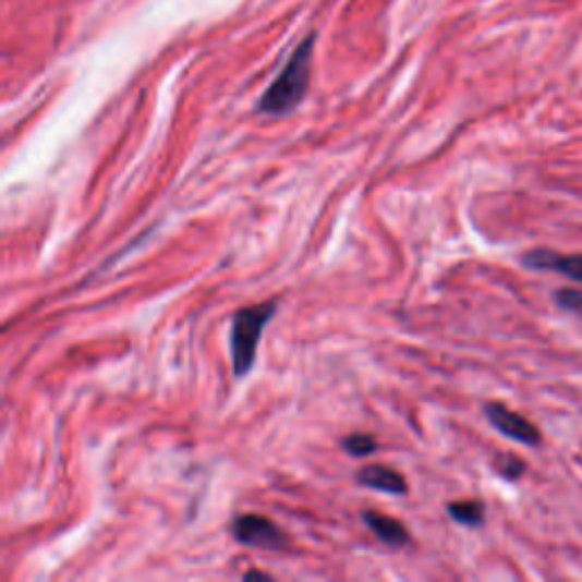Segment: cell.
I'll return each mask as SVG.
<instances>
[{
	"label": "cell",
	"mask_w": 582,
	"mask_h": 582,
	"mask_svg": "<svg viewBox=\"0 0 582 582\" xmlns=\"http://www.w3.org/2000/svg\"><path fill=\"white\" fill-rule=\"evenodd\" d=\"M343 448H347L353 458H366L376 451L378 444L372 435H351L343 439Z\"/></svg>",
	"instance_id": "cell-9"
},
{
	"label": "cell",
	"mask_w": 582,
	"mask_h": 582,
	"mask_svg": "<svg viewBox=\"0 0 582 582\" xmlns=\"http://www.w3.org/2000/svg\"><path fill=\"white\" fill-rule=\"evenodd\" d=\"M485 414L489 419L492 426L502 433L506 437L525 444V446H539L542 444V433L537 426H533L531 421L521 416L519 412H512L502 403H487Z\"/></svg>",
	"instance_id": "cell-4"
},
{
	"label": "cell",
	"mask_w": 582,
	"mask_h": 582,
	"mask_svg": "<svg viewBox=\"0 0 582 582\" xmlns=\"http://www.w3.org/2000/svg\"><path fill=\"white\" fill-rule=\"evenodd\" d=\"M523 267L533 271H558L575 282H582V255H562L550 248H535L523 255Z\"/></svg>",
	"instance_id": "cell-5"
},
{
	"label": "cell",
	"mask_w": 582,
	"mask_h": 582,
	"mask_svg": "<svg viewBox=\"0 0 582 582\" xmlns=\"http://www.w3.org/2000/svg\"><path fill=\"white\" fill-rule=\"evenodd\" d=\"M246 578H267V575H264V573H257V571H251V573H246Z\"/></svg>",
	"instance_id": "cell-12"
},
{
	"label": "cell",
	"mask_w": 582,
	"mask_h": 582,
	"mask_svg": "<svg viewBox=\"0 0 582 582\" xmlns=\"http://www.w3.org/2000/svg\"><path fill=\"white\" fill-rule=\"evenodd\" d=\"M555 303L558 307L573 312V314H582V289H573V287H565L555 291Z\"/></svg>",
	"instance_id": "cell-11"
},
{
	"label": "cell",
	"mask_w": 582,
	"mask_h": 582,
	"mask_svg": "<svg viewBox=\"0 0 582 582\" xmlns=\"http://www.w3.org/2000/svg\"><path fill=\"white\" fill-rule=\"evenodd\" d=\"M314 37H307L296 50L282 73L276 77V83L264 92L257 102V110L262 114H287L299 108V102L305 98L307 83H310V64H312Z\"/></svg>",
	"instance_id": "cell-1"
},
{
	"label": "cell",
	"mask_w": 582,
	"mask_h": 582,
	"mask_svg": "<svg viewBox=\"0 0 582 582\" xmlns=\"http://www.w3.org/2000/svg\"><path fill=\"white\" fill-rule=\"evenodd\" d=\"M234 539L244 546H255L264 550H287L289 539L280 528L267 517L244 514L232 523Z\"/></svg>",
	"instance_id": "cell-3"
},
{
	"label": "cell",
	"mask_w": 582,
	"mask_h": 582,
	"mask_svg": "<svg viewBox=\"0 0 582 582\" xmlns=\"http://www.w3.org/2000/svg\"><path fill=\"white\" fill-rule=\"evenodd\" d=\"M448 514L462 525L478 528L485 521V506L481 500H458L448 506Z\"/></svg>",
	"instance_id": "cell-8"
},
{
	"label": "cell",
	"mask_w": 582,
	"mask_h": 582,
	"mask_svg": "<svg viewBox=\"0 0 582 582\" xmlns=\"http://www.w3.org/2000/svg\"><path fill=\"white\" fill-rule=\"evenodd\" d=\"M276 314V301L251 305L234 314L230 330V349H232V366L234 376H246L257 357V347L267 326Z\"/></svg>",
	"instance_id": "cell-2"
},
{
	"label": "cell",
	"mask_w": 582,
	"mask_h": 582,
	"mask_svg": "<svg viewBox=\"0 0 582 582\" xmlns=\"http://www.w3.org/2000/svg\"><path fill=\"white\" fill-rule=\"evenodd\" d=\"M496 471L506 481H519V478H523V473H525V462L519 460L517 456L506 453L496 460Z\"/></svg>",
	"instance_id": "cell-10"
},
{
	"label": "cell",
	"mask_w": 582,
	"mask_h": 582,
	"mask_svg": "<svg viewBox=\"0 0 582 582\" xmlns=\"http://www.w3.org/2000/svg\"><path fill=\"white\" fill-rule=\"evenodd\" d=\"M357 481L366 487L378 489V492H387L393 496H405L408 494V483L399 471H393L391 466H383V464H372V466H364L357 473Z\"/></svg>",
	"instance_id": "cell-6"
},
{
	"label": "cell",
	"mask_w": 582,
	"mask_h": 582,
	"mask_svg": "<svg viewBox=\"0 0 582 582\" xmlns=\"http://www.w3.org/2000/svg\"><path fill=\"white\" fill-rule=\"evenodd\" d=\"M364 523L368 525V531H372L383 544L391 546V548H401L410 542V533L408 528L396 521L387 514H378V512H364Z\"/></svg>",
	"instance_id": "cell-7"
}]
</instances>
